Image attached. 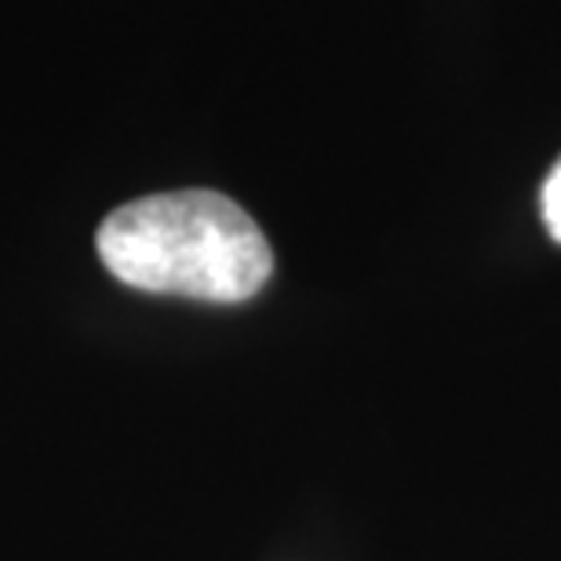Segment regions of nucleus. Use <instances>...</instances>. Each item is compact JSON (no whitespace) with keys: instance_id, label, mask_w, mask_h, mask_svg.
I'll return each mask as SVG.
<instances>
[{"instance_id":"obj_2","label":"nucleus","mask_w":561,"mask_h":561,"mask_svg":"<svg viewBox=\"0 0 561 561\" xmlns=\"http://www.w3.org/2000/svg\"><path fill=\"white\" fill-rule=\"evenodd\" d=\"M540 208H543V222H547V233L561 244V157L554 161L551 175L543 183V194H540Z\"/></svg>"},{"instance_id":"obj_1","label":"nucleus","mask_w":561,"mask_h":561,"mask_svg":"<svg viewBox=\"0 0 561 561\" xmlns=\"http://www.w3.org/2000/svg\"><path fill=\"white\" fill-rule=\"evenodd\" d=\"M121 285L205 302H244L274 274L266 233L216 190H175L114 208L95 233Z\"/></svg>"}]
</instances>
